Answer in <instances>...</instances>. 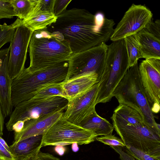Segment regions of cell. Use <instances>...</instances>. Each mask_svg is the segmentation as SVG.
Masks as SVG:
<instances>
[{
	"mask_svg": "<svg viewBox=\"0 0 160 160\" xmlns=\"http://www.w3.org/2000/svg\"><path fill=\"white\" fill-rule=\"evenodd\" d=\"M99 85V82H97L83 94L68 100L67 109L62 117L71 123L79 126L83 121L96 111Z\"/></svg>",
	"mask_w": 160,
	"mask_h": 160,
	"instance_id": "13",
	"label": "cell"
},
{
	"mask_svg": "<svg viewBox=\"0 0 160 160\" xmlns=\"http://www.w3.org/2000/svg\"><path fill=\"white\" fill-rule=\"evenodd\" d=\"M25 122L22 121H19L16 122L12 127L11 131H13L15 133H18L22 130Z\"/></svg>",
	"mask_w": 160,
	"mask_h": 160,
	"instance_id": "34",
	"label": "cell"
},
{
	"mask_svg": "<svg viewBox=\"0 0 160 160\" xmlns=\"http://www.w3.org/2000/svg\"><path fill=\"white\" fill-rule=\"evenodd\" d=\"M78 145L76 143H74L72 144L71 148L73 152H76L78 151L79 148Z\"/></svg>",
	"mask_w": 160,
	"mask_h": 160,
	"instance_id": "38",
	"label": "cell"
},
{
	"mask_svg": "<svg viewBox=\"0 0 160 160\" xmlns=\"http://www.w3.org/2000/svg\"><path fill=\"white\" fill-rule=\"evenodd\" d=\"M114 20L102 12L93 15L84 9L66 10L46 28L68 43L73 53L107 42L114 31Z\"/></svg>",
	"mask_w": 160,
	"mask_h": 160,
	"instance_id": "1",
	"label": "cell"
},
{
	"mask_svg": "<svg viewBox=\"0 0 160 160\" xmlns=\"http://www.w3.org/2000/svg\"><path fill=\"white\" fill-rule=\"evenodd\" d=\"M42 139L39 135L14 142L9 147L15 160H33L42 147Z\"/></svg>",
	"mask_w": 160,
	"mask_h": 160,
	"instance_id": "17",
	"label": "cell"
},
{
	"mask_svg": "<svg viewBox=\"0 0 160 160\" xmlns=\"http://www.w3.org/2000/svg\"><path fill=\"white\" fill-rule=\"evenodd\" d=\"M96 134L65 119L62 116L42 135V146L87 144L96 140Z\"/></svg>",
	"mask_w": 160,
	"mask_h": 160,
	"instance_id": "8",
	"label": "cell"
},
{
	"mask_svg": "<svg viewBox=\"0 0 160 160\" xmlns=\"http://www.w3.org/2000/svg\"><path fill=\"white\" fill-rule=\"evenodd\" d=\"M136 35L142 58L160 59V39L144 29Z\"/></svg>",
	"mask_w": 160,
	"mask_h": 160,
	"instance_id": "19",
	"label": "cell"
},
{
	"mask_svg": "<svg viewBox=\"0 0 160 160\" xmlns=\"http://www.w3.org/2000/svg\"><path fill=\"white\" fill-rule=\"evenodd\" d=\"M68 66V62H65L39 70L25 68L12 80L11 97L13 107L32 98L43 86L64 81L67 76Z\"/></svg>",
	"mask_w": 160,
	"mask_h": 160,
	"instance_id": "4",
	"label": "cell"
},
{
	"mask_svg": "<svg viewBox=\"0 0 160 160\" xmlns=\"http://www.w3.org/2000/svg\"><path fill=\"white\" fill-rule=\"evenodd\" d=\"M33 160H60V159L48 153L40 152Z\"/></svg>",
	"mask_w": 160,
	"mask_h": 160,
	"instance_id": "33",
	"label": "cell"
},
{
	"mask_svg": "<svg viewBox=\"0 0 160 160\" xmlns=\"http://www.w3.org/2000/svg\"><path fill=\"white\" fill-rule=\"evenodd\" d=\"M107 45L102 43L81 52L73 53L68 61V69L66 79L81 75L95 73L99 82L105 64Z\"/></svg>",
	"mask_w": 160,
	"mask_h": 160,
	"instance_id": "9",
	"label": "cell"
},
{
	"mask_svg": "<svg viewBox=\"0 0 160 160\" xmlns=\"http://www.w3.org/2000/svg\"><path fill=\"white\" fill-rule=\"evenodd\" d=\"M66 98L55 96L43 98H32L18 104L10 115L6 125L7 129L11 131L12 126L17 122H24L38 119L53 113L63 111L67 107Z\"/></svg>",
	"mask_w": 160,
	"mask_h": 160,
	"instance_id": "7",
	"label": "cell"
},
{
	"mask_svg": "<svg viewBox=\"0 0 160 160\" xmlns=\"http://www.w3.org/2000/svg\"><path fill=\"white\" fill-rule=\"evenodd\" d=\"M79 126L93 132L97 137L112 134L114 129L113 125L99 116L96 111L83 121Z\"/></svg>",
	"mask_w": 160,
	"mask_h": 160,
	"instance_id": "20",
	"label": "cell"
},
{
	"mask_svg": "<svg viewBox=\"0 0 160 160\" xmlns=\"http://www.w3.org/2000/svg\"><path fill=\"white\" fill-rule=\"evenodd\" d=\"M140 80L153 113L160 109V59H146L138 66Z\"/></svg>",
	"mask_w": 160,
	"mask_h": 160,
	"instance_id": "11",
	"label": "cell"
},
{
	"mask_svg": "<svg viewBox=\"0 0 160 160\" xmlns=\"http://www.w3.org/2000/svg\"><path fill=\"white\" fill-rule=\"evenodd\" d=\"M128 58L129 67L138 62L142 58L136 34L125 37L123 39Z\"/></svg>",
	"mask_w": 160,
	"mask_h": 160,
	"instance_id": "21",
	"label": "cell"
},
{
	"mask_svg": "<svg viewBox=\"0 0 160 160\" xmlns=\"http://www.w3.org/2000/svg\"><path fill=\"white\" fill-rule=\"evenodd\" d=\"M0 160H15L10 152L0 142Z\"/></svg>",
	"mask_w": 160,
	"mask_h": 160,
	"instance_id": "32",
	"label": "cell"
},
{
	"mask_svg": "<svg viewBox=\"0 0 160 160\" xmlns=\"http://www.w3.org/2000/svg\"><path fill=\"white\" fill-rule=\"evenodd\" d=\"M96 140L110 146L124 147L125 146L121 139L112 134L97 137Z\"/></svg>",
	"mask_w": 160,
	"mask_h": 160,
	"instance_id": "26",
	"label": "cell"
},
{
	"mask_svg": "<svg viewBox=\"0 0 160 160\" xmlns=\"http://www.w3.org/2000/svg\"><path fill=\"white\" fill-rule=\"evenodd\" d=\"M4 118L0 104V136L1 137L3 135Z\"/></svg>",
	"mask_w": 160,
	"mask_h": 160,
	"instance_id": "36",
	"label": "cell"
},
{
	"mask_svg": "<svg viewBox=\"0 0 160 160\" xmlns=\"http://www.w3.org/2000/svg\"><path fill=\"white\" fill-rule=\"evenodd\" d=\"M138 62L130 67L113 93L119 104L136 110L148 126L160 135V124L155 121L147 97L142 85Z\"/></svg>",
	"mask_w": 160,
	"mask_h": 160,
	"instance_id": "5",
	"label": "cell"
},
{
	"mask_svg": "<svg viewBox=\"0 0 160 160\" xmlns=\"http://www.w3.org/2000/svg\"><path fill=\"white\" fill-rule=\"evenodd\" d=\"M55 1L56 0H38L37 4L41 10L53 13Z\"/></svg>",
	"mask_w": 160,
	"mask_h": 160,
	"instance_id": "30",
	"label": "cell"
},
{
	"mask_svg": "<svg viewBox=\"0 0 160 160\" xmlns=\"http://www.w3.org/2000/svg\"><path fill=\"white\" fill-rule=\"evenodd\" d=\"M129 68L124 39L108 45L104 69L99 82L96 104L106 103Z\"/></svg>",
	"mask_w": 160,
	"mask_h": 160,
	"instance_id": "6",
	"label": "cell"
},
{
	"mask_svg": "<svg viewBox=\"0 0 160 160\" xmlns=\"http://www.w3.org/2000/svg\"><path fill=\"white\" fill-rule=\"evenodd\" d=\"M63 114L62 111H58L38 119L26 121L21 132L15 133L14 142H18L33 136L42 135Z\"/></svg>",
	"mask_w": 160,
	"mask_h": 160,
	"instance_id": "15",
	"label": "cell"
},
{
	"mask_svg": "<svg viewBox=\"0 0 160 160\" xmlns=\"http://www.w3.org/2000/svg\"><path fill=\"white\" fill-rule=\"evenodd\" d=\"M54 150L58 155L62 156L64 154L66 149L64 146L57 145L55 147Z\"/></svg>",
	"mask_w": 160,
	"mask_h": 160,
	"instance_id": "35",
	"label": "cell"
},
{
	"mask_svg": "<svg viewBox=\"0 0 160 160\" xmlns=\"http://www.w3.org/2000/svg\"><path fill=\"white\" fill-rule=\"evenodd\" d=\"M33 32L22 24L16 29L9 47L8 71L12 80L25 68L28 49Z\"/></svg>",
	"mask_w": 160,
	"mask_h": 160,
	"instance_id": "12",
	"label": "cell"
},
{
	"mask_svg": "<svg viewBox=\"0 0 160 160\" xmlns=\"http://www.w3.org/2000/svg\"><path fill=\"white\" fill-rule=\"evenodd\" d=\"M110 147L119 154L121 160H137L123 150L120 147L110 146Z\"/></svg>",
	"mask_w": 160,
	"mask_h": 160,
	"instance_id": "31",
	"label": "cell"
},
{
	"mask_svg": "<svg viewBox=\"0 0 160 160\" xmlns=\"http://www.w3.org/2000/svg\"><path fill=\"white\" fill-rule=\"evenodd\" d=\"M152 16L145 6L132 4L114 29L110 40L117 41L137 34L144 29L152 20Z\"/></svg>",
	"mask_w": 160,
	"mask_h": 160,
	"instance_id": "10",
	"label": "cell"
},
{
	"mask_svg": "<svg viewBox=\"0 0 160 160\" xmlns=\"http://www.w3.org/2000/svg\"><path fill=\"white\" fill-rule=\"evenodd\" d=\"M37 1L31 12L22 20V24L33 32L47 28L57 19V17L53 13L41 10L37 4Z\"/></svg>",
	"mask_w": 160,
	"mask_h": 160,
	"instance_id": "18",
	"label": "cell"
},
{
	"mask_svg": "<svg viewBox=\"0 0 160 160\" xmlns=\"http://www.w3.org/2000/svg\"><path fill=\"white\" fill-rule=\"evenodd\" d=\"M10 48L0 50V104L4 118L12 111L11 97L12 80L9 74L8 61Z\"/></svg>",
	"mask_w": 160,
	"mask_h": 160,
	"instance_id": "14",
	"label": "cell"
},
{
	"mask_svg": "<svg viewBox=\"0 0 160 160\" xmlns=\"http://www.w3.org/2000/svg\"><path fill=\"white\" fill-rule=\"evenodd\" d=\"M125 152L137 160H157L144 152L125 145L124 147Z\"/></svg>",
	"mask_w": 160,
	"mask_h": 160,
	"instance_id": "27",
	"label": "cell"
},
{
	"mask_svg": "<svg viewBox=\"0 0 160 160\" xmlns=\"http://www.w3.org/2000/svg\"><path fill=\"white\" fill-rule=\"evenodd\" d=\"M71 0H56L53 8L54 14L58 16L66 10Z\"/></svg>",
	"mask_w": 160,
	"mask_h": 160,
	"instance_id": "29",
	"label": "cell"
},
{
	"mask_svg": "<svg viewBox=\"0 0 160 160\" xmlns=\"http://www.w3.org/2000/svg\"><path fill=\"white\" fill-rule=\"evenodd\" d=\"M0 142L8 151L10 152L9 147L1 136H0Z\"/></svg>",
	"mask_w": 160,
	"mask_h": 160,
	"instance_id": "37",
	"label": "cell"
},
{
	"mask_svg": "<svg viewBox=\"0 0 160 160\" xmlns=\"http://www.w3.org/2000/svg\"><path fill=\"white\" fill-rule=\"evenodd\" d=\"M30 64L34 70L68 62L72 52L68 43L46 28L33 32L29 45Z\"/></svg>",
	"mask_w": 160,
	"mask_h": 160,
	"instance_id": "3",
	"label": "cell"
},
{
	"mask_svg": "<svg viewBox=\"0 0 160 160\" xmlns=\"http://www.w3.org/2000/svg\"><path fill=\"white\" fill-rule=\"evenodd\" d=\"M18 18L22 20L31 12L37 0H9Z\"/></svg>",
	"mask_w": 160,
	"mask_h": 160,
	"instance_id": "22",
	"label": "cell"
},
{
	"mask_svg": "<svg viewBox=\"0 0 160 160\" xmlns=\"http://www.w3.org/2000/svg\"><path fill=\"white\" fill-rule=\"evenodd\" d=\"M22 24V20L18 18L12 23L8 25L6 23L0 24V49L6 43L10 42L16 29Z\"/></svg>",
	"mask_w": 160,
	"mask_h": 160,
	"instance_id": "24",
	"label": "cell"
},
{
	"mask_svg": "<svg viewBox=\"0 0 160 160\" xmlns=\"http://www.w3.org/2000/svg\"><path fill=\"white\" fill-rule=\"evenodd\" d=\"M97 82V75L91 73L65 79L61 84L66 98L69 100L83 94Z\"/></svg>",
	"mask_w": 160,
	"mask_h": 160,
	"instance_id": "16",
	"label": "cell"
},
{
	"mask_svg": "<svg viewBox=\"0 0 160 160\" xmlns=\"http://www.w3.org/2000/svg\"><path fill=\"white\" fill-rule=\"evenodd\" d=\"M10 0H0V19L11 18L17 16Z\"/></svg>",
	"mask_w": 160,
	"mask_h": 160,
	"instance_id": "25",
	"label": "cell"
},
{
	"mask_svg": "<svg viewBox=\"0 0 160 160\" xmlns=\"http://www.w3.org/2000/svg\"><path fill=\"white\" fill-rule=\"evenodd\" d=\"M144 29L160 39V20H156L155 22H153L152 20Z\"/></svg>",
	"mask_w": 160,
	"mask_h": 160,
	"instance_id": "28",
	"label": "cell"
},
{
	"mask_svg": "<svg viewBox=\"0 0 160 160\" xmlns=\"http://www.w3.org/2000/svg\"><path fill=\"white\" fill-rule=\"evenodd\" d=\"M55 96L66 98L61 82L51 83L43 86L35 93L32 98H43Z\"/></svg>",
	"mask_w": 160,
	"mask_h": 160,
	"instance_id": "23",
	"label": "cell"
},
{
	"mask_svg": "<svg viewBox=\"0 0 160 160\" xmlns=\"http://www.w3.org/2000/svg\"><path fill=\"white\" fill-rule=\"evenodd\" d=\"M111 119L114 129L125 145L160 160V135L145 124L138 111L119 104L114 109Z\"/></svg>",
	"mask_w": 160,
	"mask_h": 160,
	"instance_id": "2",
	"label": "cell"
}]
</instances>
